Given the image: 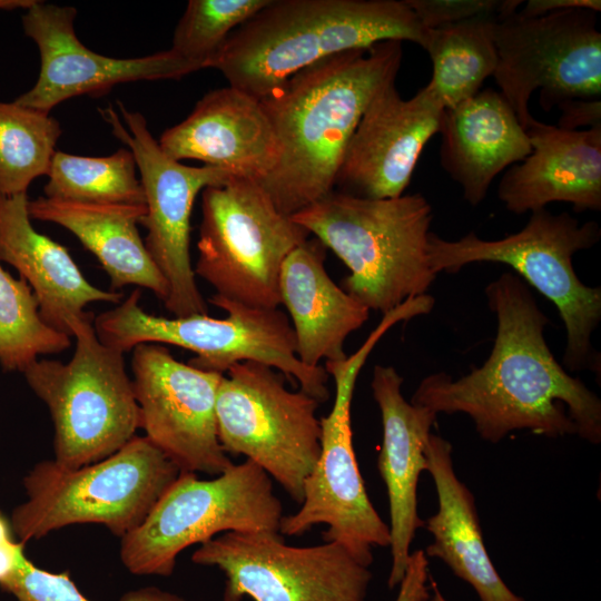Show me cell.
Returning a JSON list of instances; mask_svg holds the SVG:
<instances>
[{
  "mask_svg": "<svg viewBox=\"0 0 601 601\" xmlns=\"http://www.w3.org/2000/svg\"><path fill=\"white\" fill-rule=\"evenodd\" d=\"M283 505L270 476L246 460L210 480L180 472L142 523L121 538L120 559L138 575L173 574L177 556L225 532H279Z\"/></svg>",
  "mask_w": 601,
  "mask_h": 601,
  "instance_id": "9c48e42d",
  "label": "cell"
},
{
  "mask_svg": "<svg viewBox=\"0 0 601 601\" xmlns=\"http://www.w3.org/2000/svg\"><path fill=\"white\" fill-rule=\"evenodd\" d=\"M292 219L349 269L343 289L383 315L427 294L436 275L427 244L432 206L420 193L370 199L337 190Z\"/></svg>",
  "mask_w": 601,
  "mask_h": 601,
  "instance_id": "277c9868",
  "label": "cell"
},
{
  "mask_svg": "<svg viewBox=\"0 0 601 601\" xmlns=\"http://www.w3.org/2000/svg\"><path fill=\"white\" fill-rule=\"evenodd\" d=\"M496 18L477 17L426 29L422 48L432 61V77L426 87L444 109L475 96L485 79L494 75L497 53L493 26Z\"/></svg>",
  "mask_w": 601,
  "mask_h": 601,
  "instance_id": "4316f807",
  "label": "cell"
},
{
  "mask_svg": "<svg viewBox=\"0 0 601 601\" xmlns=\"http://www.w3.org/2000/svg\"><path fill=\"white\" fill-rule=\"evenodd\" d=\"M31 219L57 224L72 233L99 260L111 290L135 285L165 303L168 285L140 237L138 224L146 205L104 204L52 199L28 201Z\"/></svg>",
  "mask_w": 601,
  "mask_h": 601,
  "instance_id": "484cf974",
  "label": "cell"
},
{
  "mask_svg": "<svg viewBox=\"0 0 601 601\" xmlns=\"http://www.w3.org/2000/svg\"><path fill=\"white\" fill-rule=\"evenodd\" d=\"M428 560L423 550L411 552L395 601H427L431 597Z\"/></svg>",
  "mask_w": 601,
  "mask_h": 601,
  "instance_id": "836d02e7",
  "label": "cell"
},
{
  "mask_svg": "<svg viewBox=\"0 0 601 601\" xmlns=\"http://www.w3.org/2000/svg\"><path fill=\"white\" fill-rule=\"evenodd\" d=\"M431 597L427 601H447L439 589L436 581L430 575Z\"/></svg>",
  "mask_w": 601,
  "mask_h": 601,
  "instance_id": "f35d334b",
  "label": "cell"
},
{
  "mask_svg": "<svg viewBox=\"0 0 601 601\" xmlns=\"http://www.w3.org/2000/svg\"><path fill=\"white\" fill-rule=\"evenodd\" d=\"M131 370L140 428L180 472L219 475L234 464L217 431L224 374L185 364L160 344L136 346Z\"/></svg>",
  "mask_w": 601,
  "mask_h": 601,
  "instance_id": "2e32d148",
  "label": "cell"
},
{
  "mask_svg": "<svg viewBox=\"0 0 601 601\" xmlns=\"http://www.w3.org/2000/svg\"><path fill=\"white\" fill-rule=\"evenodd\" d=\"M270 0H190L179 19L171 50L204 68H214L229 36Z\"/></svg>",
  "mask_w": 601,
  "mask_h": 601,
  "instance_id": "4dcf8cb0",
  "label": "cell"
},
{
  "mask_svg": "<svg viewBox=\"0 0 601 601\" xmlns=\"http://www.w3.org/2000/svg\"><path fill=\"white\" fill-rule=\"evenodd\" d=\"M99 109L112 135L134 155L145 195V246L168 285L164 305L174 316L207 314L189 254L190 217L197 195L237 177L213 166L191 167L168 157L148 129L145 117L120 101Z\"/></svg>",
  "mask_w": 601,
  "mask_h": 601,
  "instance_id": "5bb4252c",
  "label": "cell"
},
{
  "mask_svg": "<svg viewBox=\"0 0 601 601\" xmlns=\"http://www.w3.org/2000/svg\"><path fill=\"white\" fill-rule=\"evenodd\" d=\"M443 111L426 86L410 99L398 93L395 82L382 88L348 142L337 191L370 199L404 195L422 150L440 131Z\"/></svg>",
  "mask_w": 601,
  "mask_h": 601,
  "instance_id": "ac0fdd59",
  "label": "cell"
},
{
  "mask_svg": "<svg viewBox=\"0 0 601 601\" xmlns=\"http://www.w3.org/2000/svg\"><path fill=\"white\" fill-rule=\"evenodd\" d=\"M425 29H434L477 17H502L515 12L521 0H405Z\"/></svg>",
  "mask_w": 601,
  "mask_h": 601,
  "instance_id": "d6a6232c",
  "label": "cell"
},
{
  "mask_svg": "<svg viewBox=\"0 0 601 601\" xmlns=\"http://www.w3.org/2000/svg\"><path fill=\"white\" fill-rule=\"evenodd\" d=\"M73 7L37 1L22 16L24 33L40 53V71L33 87L14 101L49 114L57 105L83 95L100 96L112 87L140 80L179 79L201 69L171 49L139 58L99 55L81 43Z\"/></svg>",
  "mask_w": 601,
  "mask_h": 601,
  "instance_id": "e0dca14e",
  "label": "cell"
},
{
  "mask_svg": "<svg viewBox=\"0 0 601 601\" xmlns=\"http://www.w3.org/2000/svg\"><path fill=\"white\" fill-rule=\"evenodd\" d=\"M43 187L52 199L145 205L137 165L128 148L106 157H87L63 151L53 154Z\"/></svg>",
  "mask_w": 601,
  "mask_h": 601,
  "instance_id": "83f0119b",
  "label": "cell"
},
{
  "mask_svg": "<svg viewBox=\"0 0 601 601\" xmlns=\"http://www.w3.org/2000/svg\"><path fill=\"white\" fill-rule=\"evenodd\" d=\"M28 196L0 195V263L16 268L52 328L71 336L68 323L91 303L119 304L124 294L89 283L67 248L38 233L28 213Z\"/></svg>",
  "mask_w": 601,
  "mask_h": 601,
  "instance_id": "603a6c76",
  "label": "cell"
},
{
  "mask_svg": "<svg viewBox=\"0 0 601 601\" xmlns=\"http://www.w3.org/2000/svg\"><path fill=\"white\" fill-rule=\"evenodd\" d=\"M161 150L259 184L278 162L275 131L259 99L231 86L207 92L187 118L162 132Z\"/></svg>",
  "mask_w": 601,
  "mask_h": 601,
  "instance_id": "ffe728a7",
  "label": "cell"
},
{
  "mask_svg": "<svg viewBox=\"0 0 601 601\" xmlns=\"http://www.w3.org/2000/svg\"><path fill=\"white\" fill-rule=\"evenodd\" d=\"M584 9L600 12V0H530L522 3L518 13L524 17H539L551 12Z\"/></svg>",
  "mask_w": 601,
  "mask_h": 601,
  "instance_id": "8d00e7d4",
  "label": "cell"
},
{
  "mask_svg": "<svg viewBox=\"0 0 601 601\" xmlns=\"http://www.w3.org/2000/svg\"><path fill=\"white\" fill-rule=\"evenodd\" d=\"M140 297L141 290L134 289L117 307L93 318L101 343L121 353L140 344L179 346L196 354L188 364L220 374L237 363L257 362L295 380L319 403L329 397V375L322 366L299 361L290 321L278 308H254L213 295L209 302L224 309L226 318L207 314L167 318L146 313Z\"/></svg>",
  "mask_w": 601,
  "mask_h": 601,
  "instance_id": "52a82bcc",
  "label": "cell"
},
{
  "mask_svg": "<svg viewBox=\"0 0 601 601\" xmlns=\"http://www.w3.org/2000/svg\"><path fill=\"white\" fill-rule=\"evenodd\" d=\"M440 161L472 206L495 177L531 152L528 134L500 91L486 88L443 111Z\"/></svg>",
  "mask_w": 601,
  "mask_h": 601,
  "instance_id": "7402d4cb",
  "label": "cell"
},
{
  "mask_svg": "<svg viewBox=\"0 0 601 601\" xmlns=\"http://www.w3.org/2000/svg\"><path fill=\"white\" fill-rule=\"evenodd\" d=\"M485 295L496 317L487 359L453 380L445 372L424 377L411 403L439 413H464L479 435L497 443L515 430L548 437L578 435L601 442V401L555 359L544 337L549 318L529 286L504 273Z\"/></svg>",
  "mask_w": 601,
  "mask_h": 601,
  "instance_id": "6da1fadb",
  "label": "cell"
},
{
  "mask_svg": "<svg viewBox=\"0 0 601 601\" xmlns=\"http://www.w3.org/2000/svg\"><path fill=\"white\" fill-rule=\"evenodd\" d=\"M319 402L289 391L274 368L246 361L223 376L216 401L218 439L274 477L297 503L321 453Z\"/></svg>",
  "mask_w": 601,
  "mask_h": 601,
  "instance_id": "7c38bea8",
  "label": "cell"
},
{
  "mask_svg": "<svg viewBox=\"0 0 601 601\" xmlns=\"http://www.w3.org/2000/svg\"><path fill=\"white\" fill-rule=\"evenodd\" d=\"M24 556V544L13 539L11 525L0 511V587L14 574Z\"/></svg>",
  "mask_w": 601,
  "mask_h": 601,
  "instance_id": "d590c367",
  "label": "cell"
},
{
  "mask_svg": "<svg viewBox=\"0 0 601 601\" xmlns=\"http://www.w3.org/2000/svg\"><path fill=\"white\" fill-rule=\"evenodd\" d=\"M425 31L405 0H270L229 36L214 68L260 100L322 59L392 40L422 47Z\"/></svg>",
  "mask_w": 601,
  "mask_h": 601,
  "instance_id": "3957f363",
  "label": "cell"
},
{
  "mask_svg": "<svg viewBox=\"0 0 601 601\" xmlns=\"http://www.w3.org/2000/svg\"><path fill=\"white\" fill-rule=\"evenodd\" d=\"M17 601H91L76 585L68 571L49 572L35 565L27 555L14 574L1 587ZM120 601H186L181 597L146 587L129 591Z\"/></svg>",
  "mask_w": 601,
  "mask_h": 601,
  "instance_id": "1f68e13d",
  "label": "cell"
},
{
  "mask_svg": "<svg viewBox=\"0 0 601 601\" xmlns=\"http://www.w3.org/2000/svg\"><path fill=\"white\" fill-rule=\"evenodd\" d=\"M597 12L571 9L539 17L515 12L497 17L494 79L526 130L535 119L529 101L540 90L549 111L571 100L601 96V32Z\"/></svg>",
  "mask_w": 601,
  "mask_h": 601,
  "instance_id": "4fadbf2b",
  "label": "cell"
},
{
  "mask_svg": "<svg viewBox=\"0 0 601 601\" xmlns=\"http://www.w3.org/2000/svg\"><path fill=\"white\" fill-rule=\"evenodd\" d=\"M531 152L509 167L497 197L513 214L544 209L551 203L573 210L601 209V125L570 130L534 119L526 128Z\"/></svg>",
  "mask_w": 601,
  "mask_h": 601,
  "instance_id": "44dd1931",
  "label": "cell"
},
{
  "mask_svg": "<svg viewBox=\"0 0 601 601\" xmlns=\"http://www.w3.org/2000/svg\"><path fill=\"white\" fill-rule=\"evenodd\" d=\"M401 41L341 52L296 72L264 99L279 158L260 183L292 217L335 189L348 142L374 96L395 82Z\"/></svg>",
  "mask_w": 601,
  "mask_h": 601,
  "instance_id": "7a4b0ae2",
  "label": "cell"
},
{
  "mask_svg": "<svg viewBox=\"0 0 601 601\" xmlns=\"http://www.w3.org/2000/svg\"><path fill=\"white\" fill-rule=\"evenodd\" d=\"M191 561L224 573V601H366L373 578L336 542L293 546L268 531L221 533Z\"/></svg>",
  "mask_w": 601,
  "mask_h": 601,
  "instance_id": "9a60e30c",
  "label": "cell"
},
{
  "mask_svg": "<svg viewBox=\"0 0 601 601\" xmlns=\"http://www.w3.org/2000/svg\"><path fill=\"white\" fill-rule=\"evenodd\" d=\"M324 246L315 238L293 249L279 275V299L289 313L296 355L308 367L347 357L344 343L370 309L338 287L324 267Z\"/></svg>",
  "mask_w": 601,
  "mask_h": 601,
  "instance_id": "cb8c5ba5",
  "label": "cell"
},
{
  "mask_svg": "<svg viewBox=\"0 0 601 601\" xmlns=\"http://www.w3.org/2000/svg\"><path fill=\"white\" fill-rule=\"evenodd\" d=\"M180 471L146 436L98 462L65 469L38 462L23 477L27 500L10 525L26 544L72 524L105 525L124 538L138 528Z\"/></svg>",
  "mask_w": 601,
  "mask_h": 601,
  "instance_id": "8992f818",
  "label": "cell"
},
{
  "mask_svg": "<svg viewBox=\"0 0 601 601\" xmlns=\"http://www.w3.org/2000/svg\"><path fill=\"white\" fill-rule=\"evenodd\" d=\"M38 0H0V10L30 9Z\"/></svg>",
  "mask_w": 601,
  "mask_h": 601,
  "instance_id": "74e56055",
  "label": "cell"
},
{
  "mask_svg": "<svg viewBox=\"0 0 601 601\" xmlns=\"http://www.w3.org/2000/svg\"><path fill=\"white\" fill-rule=\"evenodd\" d=\"M402 384L403 377L393 366L374 367L371 388L383 427L377 467L390 509V589L402 582L415 533L424 528L417 512V485L420 475L427 470L425 447L437 418L432 410L407 402Z\"/></svg>",
  "mask_w": 601,
  "mask_h": 601,
  "instance_id": "d6986e66",
  "label": "cell"
},
{
  "mask_svg": "<svg viewBox=\"0 0 601 601\" xmlns=\"http://www.w3.org/2000/svg\"><path fill=\"white\" fill-rule=\"evenodd\" d=\"M425 459L439 500L437 512L424 522L433 536L425 555L443 561L475 590L480 601H525L504 583L492 563L474 496L454 471L451 443L431 433Z\"/></svg>",
  "mask_w": 601,
  "mask_h": 601,
  "instance_id": "d4e9b609",
  "label": "cell"
},
{
  "mask_svg": "<svg viewBox=\"0 0 601 601\" xmlns=\"http://www.w3.org/2000/svg\"><path fill=\"white\" fill-rule=\"evenodd\" d=\"M60 136L49 114L0 101V195L27 194L36 178L47 176Z\"/></svg>",
  "mask_w": 601,
  "mask_h": 601,
  "instance_id": "f1b7e54d",
  "label": "cell"
},
{
  "mask_svg": "<svg viewBox=\"0 0 601 601\" xmlns=\"http://www.w3.org/2000/svg\"><path fill=\"white\" fill-rule=\"evenodd\" d=\"M398 323L395 314L383 315L361 347L343 361L325 362L334 378L336 395L328 415L321 418V453L304 483L297 512L283 515L279 533L300 536L314 525L325 524L324 542L343 545L366 566L373 563L372 549L388 546L390 528L372 504L353 445L351 404L357 376L384 334Z\"/></svg>",
  "mask_w": 601,
  "mask_h": 601,
  "instance_id": "8fae6325",
  "label": "cell"
},
{
  "mask_svg": "<svg viewBox=\"0 0 601 601\" xmlns=\"http://www.w3.org/2000/svg\"><path fill=\"white\" fill-rule=\"evenodd\" d=\"M601 228L594 220L580 224L568 213L532 211L518 233L496 240L470 231L457 240L430 233L427 256L432 272L457 273L473 263L510 266L518 276L552 302L566 331L564 366L571 372L590 370L600 376V354L591 336L601 321V288L583 284L572 258L594 246Z\"/></svg>",
  "mask_w": 601,
  "mask_h": 601,
  "instance_id": "5b68a950",
  "label": "cell"
},
{
  "mask_svg": "<svg viewBox=\"0 0 601 601\" xmlns=\"http://www.w3.org/2000/svg\"><path fill=\"white\" fill-rule=\"evenodd\" d=\"M308 236L275 207L258 181L235 177L201 191L194 273L213 286L217 297L278 308L282 265Z\"/></svg>",
  "mask_w": 601,
  "mask_h": 601,
  "instance_id": "30bf717a",
  "label": "cell"
},
{
  "mask_svg": "<svg viewBox=\"0 0 601 601\" xmlns=\"http://www.w3.org/2000/svg\"><path fill=\"white\" fill-rule=\"evenodd\" d=\"M93 318L85 312L68 323L76 348L67 363L38 359L22 373L50 412L53 460L65 469L108 457L140 428L124 353L100 342Z\"/></svg>",
  "mask_w": 601,
  "mask_h": 601,
  "instance_id": "ba28073f",
  "label": "cell"
},
{
  "mask_svg": "<svg viewBox=\"0 0 601 601\" xmlns=\"http://www.w3.org/2000/svg\"><path fill=\"white\" fill-rule=\"evenodd\" d=\"M71 336L49 326L28 283L14 278L0 264V365L23 373L40 355L61 353Z\"/></svg>",
  "mask_w": 601,
  "mask_h": 601,
  "instance_id": "f546056e",
  "label": "cell"
},
{
  "mask_svg": "<svg viewBox=\"0 0 601 601\" xmlns=\"http://www.w3.org/2000/svg\"><path fill=\"white\" fill-rule=\"evenodd\" d=\"M562 116L559 127L570 130H577L581 127H593L601 125V101L591 100H571L559 107Z\"/></svg>",
  "mask_w": 601,
  "mask_h": 601,
  "instance_id": "e575fe53",
  "label": "cell"
}]
</instances>
